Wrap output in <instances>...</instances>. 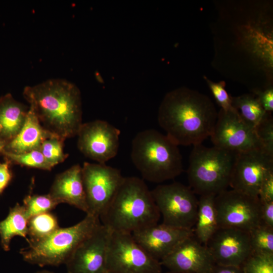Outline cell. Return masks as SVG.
Segmentation results:
<instances>
[{
	"label": "cell",
	"instance_id": "6da1fadb",
	"mask_svg": "<svg viewBox=\"0 0 273 273\" xmlns=\"http://www.w3.org/2000/svg\"><path fill=\"white\" fill-rule=\"evenodd\" d=\"M217 117L207 96L185 87L168 93L158 113L159 125L177 146L202 144L211 135Z\"/></svg>",
	"mask_w": 273,
	"mask_h": 273
},
{
	"label": "cell",
	"instance_id": "7a4b0ae2",
	"mask_svg": "<svg viewBox=\"0 0 273 273\" xmlns=\"http://www.w3.org/2000/svg\"><path fill=\"white\" fill-rule=\"evenodd\" d=\"M23 95L41 125L65 140L77 136L83 123L80 90L73 83L52 78L26 86Z\"/></svg>",
	"mask_w": 273,
	"mask_h": 273
},
{
	"label": "cell",
	"instance_id": "3957f363",
	"mask_svg": "<svg viewBox=\"0 0 273 273\" xmlns=\"http://www.w3.org/2000/svg\"><path fill=\"white\" fill-rule=\"evenodd\" d=\"M161 215L143 179L124 177L109 205L100 216L112 232L132 234L158 223Z\"/></svg>",
	"mask_w": 273,
	"mask_h": 273
},
{
	"label": "cell",
	"instance_id": "277c9868",
	"mask_svg": "<svg viewBox=\"0 0 273 273\" xmlns=\"http://www.w3.org/2000/svg\"><path fill=\"white\" fill-rule=\"evenodd\" d=\"M176 144L154 129L138 132L131 143V158L143 179L160 183L183 172L182 156Z\"/></svg>",
	"mask_w": 273,
	"mask_h": 273
},
{
	"label": "cell",
	"instance_id": "5b68a950",
	"mask_svg": "<svg viewBox=\"0 0 273 273\" xmlns=\"http://www.w3.org/2000/svg\"><path fill=\"white\" fill-rule=\"evenodd\" d=\"M237 153L202 144L193 146L187 175L195 194L216 195L228 190Z\"/></svg>",
	"mask_w": 273,
	"mask_h": 273
},
{
	"label": "cell",
	"instance_id": "8992f818",
	"mask_svg": "<svg viewBox=\"0 0 273 273\" xmlns=\"http://www.w3.org/2000/svg\"><path fill=\"white\" fill-rule=\"evenodd\" d=\"M101 223L99 217L86 214L76 224L59 228L44 239L20 251L26 262L41 267L65 264L79 244Z\"/></svg>",
	"mask_w": 273,
	"mask_h": 273
},
{
	"label": "cell",
	"instance_id": "52a82bcc",
	"mask_svg": "<svg viewBox=\"0 0 273 273\" xmlns=\"http://www.w3.org/2000/svg\"><path fill=\"white\" fill-rule=\"evenodd\" d=\"M151 193L163 224L181 229H193L198 199L189 186L178 182L160 185Z\"/></svg>",
	"mask_w": 273,
	"mask_h": 273
},
{
	"label": "cell",
	"instance_id": "ba28073f",
	"mask_svg": "<svg viewBox=\"0 0 273 273\" xmlns=\"http://www.w3.org/2000/svg\"><path fill=\"white\" fill-rule=\"evenodd\" d=\"M162 266L136 242L131 234L111 232L107 273H162Z\"/></svg>",
	"mask_w": 273,
	"mask_h": 273
},
{
	"label": "cell",
	"instance_id": "9c48e42d",
	"mask_svg": "<svg viewBox=\"0 0 273 273\" xmlns=\"http://www.w3.org/2000/svg\"><path fill=\"white\" fill-rule=\"evenodd\" d=\"M218 228H231L249 232L260 223L258 197L231 189L216 195L214 199Z\"/></svg>",
	"mask_w": 273,
	"mask_h": 273
},
{
	"label": "cell",
	"instance_id": "30bf717a",
	"mask_svg": "<svg viewBox=\"0 0 273 273\" xmlns=\"http://www.w3.org/2000/svg\"><path fill=\"white\" fill-rule=\"evenodd\" d=\"M82 175L87 212L100 217L110 203L123 176L120 171L105 164L85 162Z\"/></svg>",
	"mask_w": 273,
	"mask_h": 273
},
{
	"label": "cell",
	"instance_id": "8fae6325",
	"mask_svg": "<svg viewBox=\"0 0 273 273\" xmlns=\"http://www.w3.org/2000/svg\"><path fill=\"white\" fill-rule=\"evenodd\" d=\"M210 137L214 146L236 153L261 149L255 129L243 120L235 108L220 110Z\"/></svg>",
	"mask_w": 273,
	"mask_h": 273
},
{
	"label": "cell",
	"instance_id": "7c38bea8",
	"mask_svg": "<svg viewBox=\"0 0 273 273\" xmlns=\"http://www.w3.org/2000/svg\"><path fill=\"white\" fill-rule=\"evenodd\" d=\"M273 171V156L262 149L237 153L230 187L245 194L258 197L261 184Z\"/></svg>",
	"mask_w": 273,
	"mask_h": 273
},
{
	"label": "cell",
	"instance_id": "4fadbf2b",
	"mask_svg": "<svg viewBox=\"0 0 273 273\" xmlns=\"http://www.w3.org/2000/svg\"><path fill=\"white\" fill-rule=\"evenodd\" d=\"M120 134L118 128L104 120L84 123L77 135V147L85 157L105 164L117 154Z\"/></svg>",
	"mask_w": 273,
	"mask_h": 273
},
{
	"label": "cell",
	"instance_id": "5bb4252c",
	"mask_svg": "<svg viewBox=\"0 0 273 273\" xmlns=\"http://www.w3.org/2000/svg\"><path fill=\"white\" fill-rule=\"evenodd\" d=\"M111 231L101 222L76 247L65 263L67 273H107Z\"/></svg>",
	"mask_w": 273,
	"mask_h": 273
},
{
	"label": "cell",
	"instance_id": "9a60e30c",
	"mask_svg": "<svg viewBox=\"0 0 273 273\" xmlns=\"http://www.w3.org/2000/svg\"><path fill=\"white\" fill-rule=\"evenodd\" d=\"M215 264L242 266L252 255L248 232L219 227L205 245Z\"/></svg>",
	"mask_w": 273,
	"mask_h": 273
},
{
	"label": "cell",
	"instance_id": "2e32d148",
	"mask_svg": "<svg viewBox=\"0 0 273 273\" xmlns=\"http://www.w3.org/2000/svg\"><path fill=\"white\" fill-rule=\"evenodd\" d=\"M160 262L169 271L181 273H210L215 264L207 247L194 234L181 241Z\"/></svg>",
	"mask_w": 273,
	"mask_h": 273
},
{
	"label": "cell",
	"instance_id": "e0dca14e",
	"mask_svg": "<svg viewBox=\"0 0 273 273\" xmlns=\"http://www.w3.org/2000/svg\"><path fill=\"white\" fill-rule=\"evenodd\" d=\"M136 242L152 258L161 261L184 239L193 235V230L155 224L131 234Z\"/></svg>",
	"mask_w": 273,
	"mask_h": 273
},
{
	"label": "cell",
	"instance_id": "ac0fdd59",
	"mask_svg": "<svg viewBox=\"0 0 273 273\" xmlns=\"http://www.w3.org/2000/svg\"><path fill=\"white\" fill-rule=\"evenodd\" d=\"M49 194L60 204L67 203L87 212L82 167L79 164L57 174Z\"/></svg>",
	"mask_w": 273,
	"mask_h": 273
},
{
	"label": "cell",
	"instance_id": "d6986e66",
	"mask_svg": "<svg viewBox=\"0 0 273 273\" xmlns=\"http://www.w3.org/2000/svg\"><path fill=\"white\" fill-rule=\"evenodd\" d=\"M56 135L46 129L29 107L27 115L20 132L5 146L4 151L20 154L40 149L47 139Z\"/></svg>",
	"mask_w": 273,
	"mask_h": 273
},
{
	"label": "cell",
	"instance_id": "ffe728a7",
	"mask_svg": "<svg viewBox=\"0 0 273 273\" xmlns=\"http://www.w3.org/2000/svg\"><path fill=\"white\" fill-rule=\"evenodd\" d=\"M29 107L7 94L0 98V140L6 144L20 132L25 122Z\"/></svg>",
	"mask_w": 273,
	"mask_h": 273
},
{
	"label": "cell",
	"instance_id": "44dd1931",
	"mask_svg": "<svg viewBox=\"0 0 273 273\" xmlns=\"http://www.w3.org/2000/svg\"><path fill=\"white\" fill-rule=\"evenodd\" d=\"M215 195H201L198 199L197 219L193 229L196 239L205 245L218 228L214 199Z\"/></svg>",
	"mask_w": 273,
	"mask_h": 273
},
{
	"label": "cell",
	"instance_id": "7402d4cb",
	"mask_svg": "<svg viewBox=\"0 0 273 273\" xmlns=\"http://www.w3.org/2000/svg\"><path fill=\"white\" fill-rule=\"evenodd\" d=\"M28 220L23 205L16 203L10 209L6 218L0 221L1 243L5 251L10 250L11 240L15 236L23 237L27 241Z\"/></svg>",
	"mask_w": 273,
	"mask_h": 273
},
{
	"label": "cell",
	"instance_id": "603a6c76",
	"mask_svg": "<svg viewBox=\"0 0 273 273\" xmlns=\"http://www.w3.org/2000/svg\"><path fill=\"white\" fill-rule=\"evenodd\" d=\"M231 99L233 107L243 120L254 129L268 114L254 94L231 97Z\"/></svg>",
	"mask_w": 273,
	"mask_h": 273
},
{
	"label": "cell",
	"instance_id": "cb8c5ba5",
	"mask_svg": "<svg viewBox=\"0 0 273 273\" xmlns=\"http://www.w3.org/2000/svg\"><path fill=\"white\" fill-rule=\"evenodd\" d=\"M59 228L57 217L51 212L33 216L28 220L27 241L29 244L38 242Z\"/></svg>",
	"mask_w": 273,
	"mask_h": 273
},
{
	"label": "cell",
	"instance_id": "d4e9b609",
	"mask_svg": "<svg viewBox=\"0 0 273 273\" xmlns=\"http://www.w3.org/2000/svg\"><path fill=\"white\" fill-rule=\"evenodd\" d=\"M252 253L273 255V228L260 223L249 232Z\"/></svg>",
	"mask_w": 273,
	"mask_h": 273
},
{
	"label": "cell",
	"instance_id": "484cf974",
	"mask_svg": "<svg viewBox=\"0 0 273 273\" xmlns=\"http://www.w3.org/2000/svg\"><path fill=\"white\" fill-rule=\"evenodd\" d=\"M2 154L11 163L46 170H51L53 168L46 160L40 149L20 154L4 150Z\"/></svg>",
	"mask_w": 273,
	"mask_h": 273
},
{
	"label": "cell",
	"instance_id": "4316f807",
	"mask_svg": "<svg viewBox=\"0 0 273 273\" xmlns=\"http://www.w3.org/2000/svg\"><path fill=\"white\" fill-rule=\"evenodd\" d=\"M59 204L49 194L29 195L23 200V206L28 218L46 212H50Z\"/></svg>",
	"mask_w": 273,
	"mask_h": 273
},
{
	"label": "cell",
	"instance_id": "83f0119b",
	"mask_svg": "<svg viewBox=\"0 0 273 273\" xmlns=\"http://www.w3.org/2000/svg\"><path fill=\"white\" fill-rule=\"evenodd\" d=\"M64 140L54 135L46 139L41 144L40 150L46 160L53 167L63 162L67 157L63 150Z\"/></svg>",
	"mask_w": 273,
	"mask_h": 273
},
{
	"label": "cell",
	"instance_id": "f1b7e54d",
	"mask_svg": "<svg viewBox=\"0 0 273 273\" xmlns=\"http://www.w3.org/2000/svg\"><path fill=\"white\" fill-rule=\"evenodd\" d=\"M254 129L261 149L273 156V119L271 113H268Z\"/></svg>",
	"mask_w": 273,
	"mask_h": 273
},
{
	"label": "cell",
	"instance_id": "f546056e",
	"mask_svg": "<svg viewBox=\"0 0 273 273\" xmlns=\"http://www.w3.org/2000/svg\"><path fill=\"white\" fill-rule=\"evenodd\" d=\"M242 267L244 273H273V255L252 253Z\"/></svg>",
	"mask_w": 273,
	"mask_h": 273
},
{
	"label": "cell",
	"instance_id": "4dcf8cb0",
	"mask_svg": "<svg viewBox=\"0 0 273 273\" xmlns=\"http://www.w3.org/2000/svg\"><path fill=\"white\" fill-rule=\"evenodd\" d=\"M217 103L224 111H229L234 108L232 104V99L225 89V82H214L205 77Z\"/></svg>",
	"mask_w": 273,
	"mask_h": 273
},
{
	"label": "cell",
	"instance_id": "1f68e13d",
	"mask_svg": "<svg viewBox=\"0 0 273 273\" xmlns=\"http://www.w3.org/2000/svg\"><path fill=\"white\" fill-rule=\"evenodd\" d=\"M263 109L268 113L273 111V88L269 87L263 90H256L254 92Z\"/></svg>",
	"mask_w": 273,
	"mask_h": 273
},
{
	"label": "cell",
	"instance_id": "d6a6232c",
	"mask_svg": "<svg viewBox=\"0 0 273 273\" xmlns=\"http://www.w3.org/2000/svg\"><path fill=\"white\" fill-rule=\"evenodd\" d=\"M258 198L260 201H273V171L269 172L263 180Z\"/></svg>",
	"mask_w": 273,
	"mask_h": 273
},
{
	"label": "cell",
	"instance_id": "836d02e7",
	"mask_svg": "<svg viewBox=\"0 0 273 273\" xmlns=\"http://www.w3.org/2000/svg\"><path fill=\"white\" fill-rule=\"evenodd\" d=\"M260 202V223L273 228V201Z\"/></svg>",
	"mask_w": 273,
	"mask_h": 273
},
{
	"label": "cell",
	"instance_id": "e575fe53",
	"mask_svg": "<svg viewBox=\"0 0 273 273\" xmlns=\"http://www.w3.org/2000/svg\"><path fill=\"white\" fill-rule=\"evenodd\" d=\"M11 162L6 159L0 163V194L7 188L12 178V173L10 168Z\"/></svg>",
	"mask_w": 273,
	"mask_h": 273
},
{
	"label": "cell",
	"instance_id": "d590c367",
	"mask_svg": "<svg viewBox=\"0 0 273 273\" xmlns=\"http://www.w3.org/2000/svg\"><path fill=\"white\" fill-rule=\"evenodd\" d=\"M210 273H244L242 266L215 264Z\"/></svg>",
	"mask_w": 273,
	"mask_h": 273
},
{
	"label": "cell",
	"instance_id": "8d00e7d4",
	"mask_svg": "<svg viewBox=\"0 0 273 273\" xmlns=\"http://www.w3.org/2000/svg\"><path fill=\"white\" fill-rule=\"evenodd\" d=\"M6 143L0 140V153H2L3 151L4 150Z\"/></svg>",
	"mask_w": 273,
	"mask_h": 273
},
{
	"label": "cell",
	"instance_id": "74e56055",
	"mask_svg": "<svg viewBox=\"0 0 273 273\" xmlns=\"http://www.w3.org/2000/svg\"><path fill=\"white\" fill-rule=\"evenodd\" d=\"M35 273H54V272L49 271V270H43L37 271Z\"/></svg>",
	"mask_w": 273,
	"mask_h": 273
},
{
	"label": "cell",
	"instance_id": "f35d334b",
	"mask_svg": "<svg viewBox=\"0 0 273 273\" xmlns=\"http://www.w3.org/2000/svg\"><path fill=\"white\" fill-rule=\"evenodd\" d=\"M165 273H181V272H176V271H168V272H165Z\"/></svg>",
	"mask_w": 273,
	"mask_h": 273
}]
</instances>
